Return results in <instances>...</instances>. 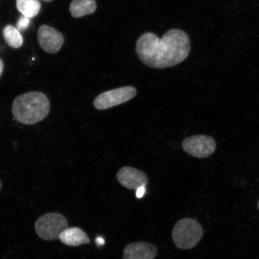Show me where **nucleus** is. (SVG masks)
<instances>
[{
    "label": "nucleus",
    "instance_id": "f257e3e1",
    "mask_svg": "<svg viewBox=\"0 0 259 259\" xmlns=\"http://www.w3.org/2000/svg\"><path fill=\"white\" fill-rule=\"evenodd\" d=\"M191 50L189 37L180 29H171L161 38L153 32H145L138 38L136 51L146 66L162 69L182 63Z\"/></svg>",
    "mask_w": 259,
    "mask_h": 259
},
{
    "label": "nucleus",
    "instance_id": "f03ea898",
    "mask_svg": "<svg viewBox=\"0 0 259 259\" xmlns=\"http://www.w3.org/2000/svg\"><path fill=\"white\" fill-rule=\"evenodd\" d=\"M50 103L44 93L32 92L16 97L12 105V113L16 121L24 124H34L47 117Z\"/></svg>",
    "mask_w": 259,
    "mask_h": 259
},
{
    "label": "nucleus",
    "instance_id": "7ed1b4c3",
    "mask_svg": "<svg viewBox=\"0 0 259 259\" xmlns=\"http://www.w3.org/2000/svg\"><path fill=\"white\" fill-rule=\"evenodd\" d=\"M203 236L202 226L189 218L178 221L172 231V239L178 248L190 250L199 244Z\"/></svg>",
    "mask_w": 259,
    "mask_h": 259
},
{
    "label": "nucleus",
    "instance_id": "20e7f679",
    "mask_svg": "<svg viewBox=\"0 0 259 259\" xmlns=\"http://www.w3.org/2000/svg\"><path fill=\"white\" fill-rule=\"evenodd\" d=\"M68 228L67 220L58 213H48L37 220L35 230L41 239L46 241L56 240Z\"/></svg>",
    "mask_w": 259,
    "mask_h": 259
},
{
    "label": "nucleus",
    "instance_id": "39448f33",
    "mask_svg": "<svg viewBox=\"0 0 259 259\" xmlns=\"http://www.w3.org/2000/svg\"><path fill=\"white\" fill-rule=\"evenodd\" d=\"M137 90L134 87H123L100 94L94 101V106L98 110L113 108L129 101L137 95Z\"/></svg>",
    "mask_w": 259,
    "mask_h": 259
},
{
    "label": "nucleus",
    "instance_id": "423d86ee",
    "mask_svg": "<svg viewBox=\"0 0 259 259\" xmlns=\"http://www.w3.org/2000/svg\"><path fill=\"white\" fill-rule=\"evenodd\" d=\"M182 147L188 154L203 158L208 157L214 153L217 145L215 139L209 136L196 135L184 139Z\"/></svg>",
    "mask_w": 259,
    "mask_h": 259
},
{
    "label": "nucleus",
    "instance_id": "0eeeda50",
    "mask_svg": "<svg viewBox=\"0 0 259 259\" xmlns=\"http://www.w3.org/2000/svg\"><path fill=\"white\" fill-rule=\"evenodd\" d=\"M37 40L42 50L50 54L57 53L64 44L62 34L47 25H42L38 28Z\"/></svg>",
    "mask_w": 259,
    "mask_h": 259
},
{
    "label": "nucleus",
    "instance_id": "6e6552de",
    "mask_svg": "<svg viewBox=\"0 0 259 259\" xmlns=\"http://www.w3.org/2000/svg\"><path fill=\"white\" fill-rule=\"evenodd\" d=\"M116 177L121 186L130 190H137L141 187H146L148 182L147 175L144 171L128 166L121 168Z\"/></svg>",
    "mask_w": 259,
    "mask_h": 259
},
{
    "label": "nucleus",
    "instance_id": "1a4fd4ad",
    "mask_svg": "<svg viewBox=\"0 0 259 259\" xmlns=\"http://www.w3.org/2000/svg\"><path fill=\"white\" fill-rule=\"evenodd\" d=\"M157 254L156 246L147 242H135L124 248L122 259H154Z\"/></svg>",
    "mask_w": 259,
    "mask_h": 259
},
{
    "label": "nucleus",
    "instance_id": "9d476101",
    "mask_svg": "<svg viewBox=\"0 0 259 259\" xmlns=\"http://www.w3.org/2000/svg\"><path fill=\"white\" fill-rule=\"evenodd\" d=\"M59 239L64 244L70 247H78L81 245L88 244L90 239L88 235L79 228H67L60 235Z\"/></svg>",
    "mask_w": 259,
    "mask_h": 259
},
{
    "label": "nucleus",
    "instance_id": "9b49d317",
    "mask_svg": "<svg viewBox=\"0 0 259 259\" xmlns=\"http://www.w3.org/2000/svg\"><path fill=\"white\" fill-rule=\"evenodd\" d=\"M97 9L95 0H73L70 6V12L74 18L94 14Z\"/></svg>",
    "mask_w": 259,
    "mask_h": 259
},
{
    "label": "nucleus",
    "instance_id": "f8f14e48",
    "mask_svg": "<svg viewBox=\"0 0 259 259\" xmlns=\"http://www.w3.org/2000/svg\"><path fill=\"white\" fill-rule=\"evenodd\" d=\"M16 6L22 15L29 18L37 16L41 8L38 0H16Z\"/></svg>",
    "mask_w": 259,
    "mask_h": 259
},
{
    "label": "nucleus",
    "instance_id": "ddd939ff",
    "mask_svg": "<svg viewBox=\"0 0 259 259\" xmlns=\"http://www.w3.org/2000/svg\"><path fill=\"white\" fill-rule=\"evenodd\" d=\"M3 34L6 43L12 48H20L23 44V38L18 29L15 28L14 26H6L3 30Z\"/></svg>",
    "mask_w": 259,
    "mask_h": 259
},
{
    "label": "nucleus",
    "instance_id": "4468645a",
    "mask_svg": "<svg viewBox=\"0 0 259 259\" xmlns=\"http://www.w3.org/2000/svg\"><path fill=\"white\" fill-rule=\"evenodd\" d=\"M30 22V18L27 17V16L22 15L18 20L17 28L20 30H25V29L28 27Z\"/></svg>",
    "mask_w": 259,
    "mask_h": 259
},
{
    "label": "nucleus",
    "instance_id": "2eb2a0df",
    "mask_svg": "<svg viewBox=\"0 0 259 259\" xmlns=\"http://www.w3.org/2000/svg\"><path fill=\"white\" fill-rule=\"evenodd\" d=\"M145 192H146L145 187H141L140 188H139V189L137 190V193H136V196H137L138 198H142V197L144 196Z\"/></svg>",
    "mask_w": 259,
    "mask_h": 259
},
{
    "label": "nucleus",
    "instance_id": "dca6fc26",
    "mask_svg": "<svg viewBox=\"0 0 259 259\" xmlns=\"http://www.w3.org/2000/svg\"><path fill=\"white\" fill-rule=\"evenodd\" d=\"M96 242L97 245L102 246L105 244L104 239L102 237H98L96 239Z\"/></svg>",
    "mask_w": 259,
    "mask_h": 259
},
{
    "label": "nucleus",
    "instance_id": "f3484780",
    "mask_svg": "<svg viewBox=\"0 0 259 259\" xmlns=\"http://www.w3.org/2000/svg\"><path fill=\"white\" fill-rule=\"evenodd\" d=\"M3 69H4V64H3L2 60L0 59V76H2Z\"/></svg>",
    "mask_w": 259,
    "mask_h": 259
},
{
    "label": "nucleus",
    "instance_id": "a211bd4d",
    "mask_svg": "<svg viewBox=\"0 0 259 259\" xmlns=\"http://www.w3.org/2000/svg\"><path fill=\"white\" fill-rule=\"evenodd\" d=\"M257 206H258V208L259 209V202H258Z\"/></svg>",
    "mask_w": 259,
    "mask_h": 259
},
{
    "label": "nucleus",
    "instance_id": "6ab92c4d",
    "mask_svg": "<svg viewBox=\"0 0 259 259\" xmlns=\"http://www.w3.org/2000/svg\"><path fill=\"white\" fill-rule=\"evenodd\" d=\"M45 1H51V0H45Z\"/></svg>",
    "mask_w": 259,
    "mask_h": 259
},
{
    "label": "nucleus",
    "instance_id": "aec40b11",
    "mask_svg": "<svg viewBox=\"0 0 259 259\" xmlns=\"http://www.w3.org/2000/svg\"><path fill=\"white\" fill-rule=\"evenodd\" d=\"M0 188H1V184H0Z\"/></svg>",
    "mask_w": 259,
    "mask_h": 259
}]
</instances>
